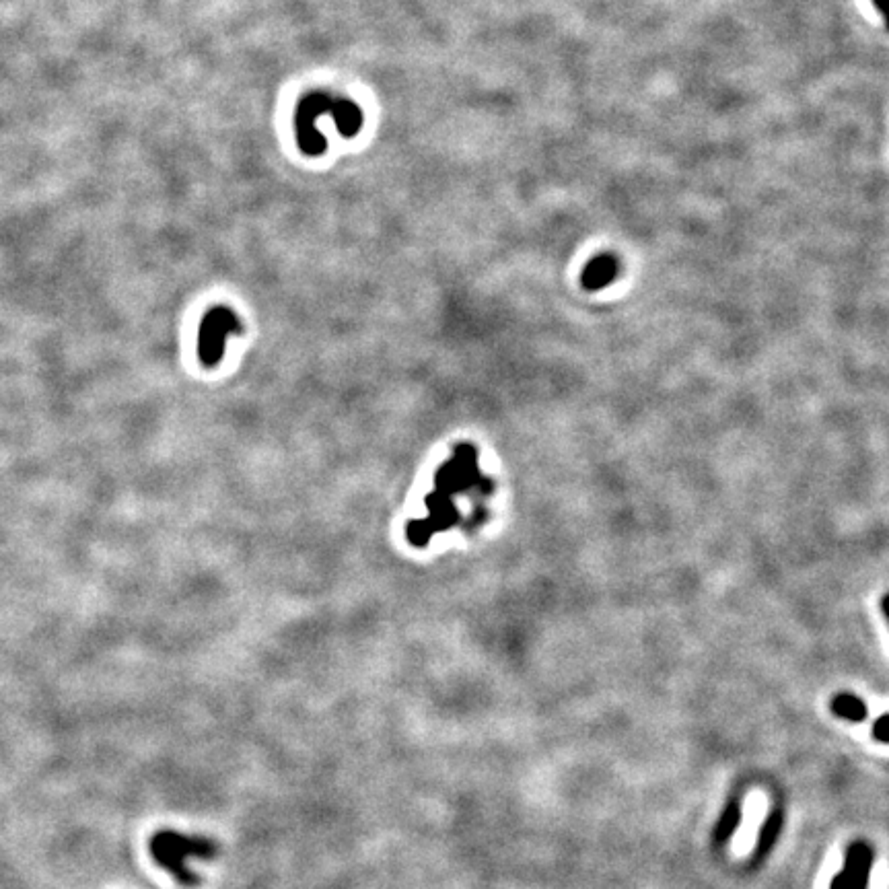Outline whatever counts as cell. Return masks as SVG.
<instances>
[{
    "label": "cell",
    "instance_id": "cell-7",
    "mask_svg": "<svg viewBox=\"0 0 889 889\" xmlns=\"http://www.w3.org/2000/svg\"><path fill=\"white\" fill-rule=\"evenodd\" d=\"M328 116L334 120L338 132L346 138L357 136L365 124V116H363L359 105L342 95H336V93H334Z\"/></svg>",
    "mask_w": 889,
    "mask_h": 889
},
{
    "label": "cell",
    "instance_id": "cell-3",
    "mask_svg": "<svg viewBox=\"0 0 889 889\" xmlns=\"http://www.w3.org/2000/svg\"><path fill=\"white\" fill-rule=\"evenodd\" d=\"M239 330V322L233 311L225 307H217L208 311L204 322L200 326V338H198V352L204 365L212 367L217 365L225 352V340L229 334Z\"/></svg>",
    "mask_w": 889,
    "mask_h": 889
},
{
    "label": "cell",
    "instance_id": "cell-6",
    "mask_svg": "<svg viewBox=\"0 0 889 889\" xmlns=\"http://www.w3.org/2000/svg\"><path fill=\"white\" fill-rule=\"evenodd\" d=\"M620 274V260L614 254H599L595 256L581 274V287L589 293L601 291L610 287V284Z\"/></svg>",
    "mask_w": 889,
    "mask_h": 889
},
{
    "label": "cell",
    "instance_id": "cell-8",
    "mask_svg": "<svg viewBox=\"0 0 889 889\" xmlns=\"http://www.w3.org/2000/svg\"><path fill=\"white\" fill-rule=\"evenodd\" d=\"M832 713L844 721L861 723L867 719V704L855 694H838L832 700Z\"/></svg>",
    "mask_w": 889,
    "mask_h": 889
},
{
    "label": "cell",
    "instance_id": "cell-5",
    "mask_svg": "<svg viewBox=\"0 0 889 889\" xmlns=\"http://www.w3.org/2000/svg\"><path fill=\"white\" fill-rule=\"evenodd\" d=\"M480 478V472L476 468V451L470 445L459 447L457 457L447 464L439 476H437V490L443 494H451L453 490L468 488L470 484Z\"/></svg>",
    "mask_w": 889,
    "mask_h": 889
},
{
    "label": "cell",
    "instance_id": "cell-13",
    "mask_svg": "<svg viewBox=\"0 0 889 889\" xmlns=\"http://www.w3.org/2000/svg\"><path fill=\"white\" fill-rule=\"evenodd\" d=\"M881 612H883V616H885V620L889 624V593L883 595V599H881Z\"/></svg>",
    "mask_w": 889,
    "mask_h": 889
},
{
    "label": "cell",
    "instance_id": "cell-1",
    "mask_svg": "<svg viewBox=\"0 0 889 889\" xmlns=\"http://www.w3.org/2000/svg\"><path fill=\"white\" fill-rule=\"evenodd\" d=\"M151 857L182 885H196V875L188 867L192 859H212L217 855V844L204 836H190L173 830H161L151 838Z\"/></svg>",
    "mask_w": 889,
    "mask_h": 889
},
{
    "label": "cell",
    "instance_id": "cell-12",
    "mask_svg": "<svg viewBox=\"0 0 889 889\" xmlns=\"http://www.w3.org/2000/svg\"><path fill=\"white\" fill-rule=\"evenodd\" d=\"M871 3L877 9V13L883 17V23H885V27L889 31V0H871Z\"/></svg>",
    "mask_w": 889,
    "mask_h": 889
},
{
    "label": "cell",
    "instance_id": "cell-9",
    "mask_svg": "<svg viewBox=\"0 0 889 889\" xmlns=\"http://www.w3.org/2000/svg\"><path fill=\"white\" fill-rule=\"evenodd\" d=\"M741 820H743L741 803H739V801H731V803L725 807V811H723V815H721V820H719V824H717V828H715V840H717L719 844H727V842L731 840V836L737 832V828L741 826Z\"/></svg>",
    "mask_w": 889,
    "mask_h": 889
},
{
    "label": "cell",
    "instance_id": "cell-2",
    "mask_svg": "<svg viewBox=\"0 0 889 889\" xmlns=\"http://www.w3.org/2000/svg\"><path fill=\"white\" fill-rule=\"evenodd\" d=\"M334 93L330 91H311L307 95L301 97L299 105L295 108V134H297V142L299 149L305 155H322L326 153V136L319 132V118L328 116L330 105H332Z\"/></svg>",
    "mask_w": 889,
    "mask_h": 889
},
{
    "label": "cell",
    "instance_id": "cell-10",
    "mask_svg": "<svg viewBox=\"0 0 889 889\" xmlns=\"http://www.w3.org/2000/svg\"><path fill=\"white\" fill-rule=\"evenodd\" d=\"M782 830V813L780 811H772L768 815V820L764 822L760 834H758V842H756V857H766L768 852L774 848L778 836Z\"/></svg>",
    "mask_w": 889,
    "mask_h": 889
},
{
    "label": "cell",
    "instance_id": "cell-4",
    "mask_svg": "<svg viewBox=\"0 0 889 889\" xmlns=\"http://www.w3.org/2000/svg\"><path fill=\"white\" fill-rule=\"evenodd\" d=\"M873 861V848L867 842H855L848 848L844 867L832 879L830 889H869Z\"/></svg>",
    "mask_w": 889,
    "mask_h": 889
},
{
    "label": "cell",
    "instance_id": "cell-11",
    "mask_svg": "<svg viewBox=\"0 0 889 889\" xmlns=\"http://www.w3.org/2000/svg\"><path fill=\"white\" fill-rule=\"evenodd\" d=\"M873 737L881 743H889V715H883L873 723Z\"/></svg>",
    "mask_w": 889,
    "mask_h": 889
}]
</instances>
